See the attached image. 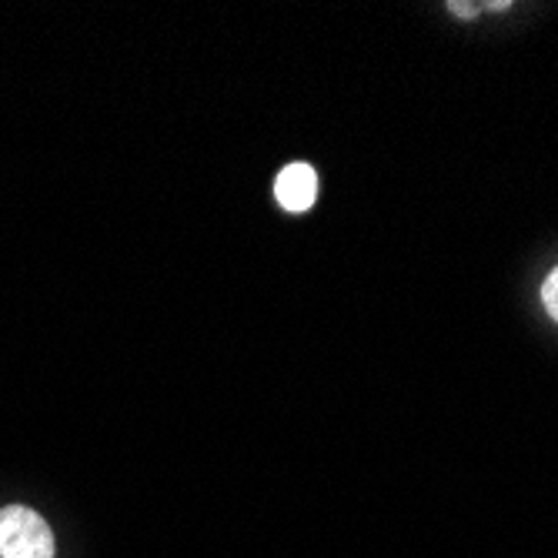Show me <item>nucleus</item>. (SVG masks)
Masks as SVG:
<instances>
[{
    "instance_id": "1",
    "label": "nucleus",
    "mask_w": 558,
    "mask_h": 558,
    "mask_svg": "<svg viewBox=\"0 0 558 558\" xmlns=\"http://www.w3.org/2000/svg\"><path fill=\"white\" fill-rule=\"evenodd\" d=\"M0 558H54V532L27 505L0 509Z\"/></svg>"
},
{
    "instance_id": "2",
    "label": "nucleus",
    "mask_w": 558,
    "mask_h": 558,
    "mask_svg": "<svg viewBox=\"0 0 558 558\" xmlns=\"http://www.w3.org/2000/svg\"><path fill=\"white\" fill-rule=\"evenodd\" d=\"M275 197L284 211H308L318 197V174L312 165H288L275 181Z\"/></svg>"
},
{
    "instance_id": "3",
    "label": "nucleus",
    "mask_w": 558,
    "mask_h": 558,
    "mask_svg": "<svg viewBox=\"0 0 558 558\" xmlns=\"http://www.w3.org/2000/svg\"><path fill=\"white\" fill-rule=\"evenodd\" d=\"M542 304H545V312L551 315V322H558V268H551V275L542 284Z\"/></svg>"
},
{
    "instance_id": "4",
    "label": "nucleus",
    "mask_w": 558,
    "mask_h": 558,
    "mask_svg": "<svg viewBox=\"0 0 558 558\" xmlns=\"http://www.w3.org/2000/svg\"><path fill=\"white\" fill-rule=\"evenodd\" d=\"M448 11H451V14H459V17H475V14H478L475 4H448Z\"/></svg>"
}]
</instances>
